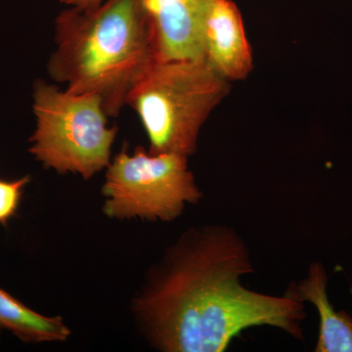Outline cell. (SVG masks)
<instances>
[{
	"mask_svg": "<svg viewBox=\"0 0 352 352\" xmlns=\"http://www.w3.org/2000/svg\"><path fill=\"white\" fill-rule=\"evenodd\" d=\"M254 272L249 245L233 227H189L132 298L138 333L161 352H223L244 331L263 326L303 340L305 302L293 283L282 296L259 293L242 282Z\"/></svg>",
	"mask_w": 352,
	"mask_h": 352,
	"instance_id": "obj_1",
	"label": "cell"
},
{
	"mask_svg": "<svg viewBox=\"0 0 352 352\" xmlns=\"http://www.w3.org/2000/svg\"><path fill=\"white\" fill-rule=\"evenodd\" d=\"M47 64L54 82L75 94H95L109 118L126 106L134 85L157 61L141 0H104L57 16Z\"/></svg>",
	"mask_w": 352,
	"mask_h": 352,
	"instance_id": "obj_2",
	"label": "cell"
},
{
	"mask_svg": "<svg viewBox=\"0 0 352 352\" xmlns=\"http://www.w3.org/2000/svg\"><path fill=\"white\" fill-rule=\"evenodd\" d=\"M226 80L205 59L156 61L127 96L149 141L152 154H195L201 127L230 91Z\"/></svg>",
	"mask_w": 352,
	"mask_h": 352,
	"instance_id": "obj_3",
	"label": "cell"
},
{
	"mask_svg": "<svg viewBox=\"0 0 352 352\" xmlns=\"http://www.w3.org/2000/svg\"><path fill=\"white\" fill-rule=\"evenodd\" d=\"M32 108L36 124L29 151L46 170L85 180L106 170L119 129L109 126L97 95L71 94L39 80Z\"/></svg>",
	"mask_w": 352,
	"mask_h": 352,
	"instance_id": "obj_4",
	"label": "cell"
},
{
	"mask_svg": "<svg viewBox=\"0 0 352 352\" xmlns=\"http://www.w3.org/2000/svg\"><path fill=\"white\" fill-rule=\"evenodd\" d=\"M188 157L124 146L106 168L102 212L111 219L173 222L203 199Z\"/></svg>",
	"mask_w": 352,
	"mask_h": 352,
	"instance_id": "obj_5",
	"label": "cell"
},
{
	"mask_svg": "<svg viewBox=\"0 0 352 352\" xmlns=\"http://www.w3.org/2000/svg\"><path fill=\"white\" fill-rule=\"evenodd\" d=\"M157 61L204 59V32L212 0H141Z\"/></svg>",
	"mask_w": 352,
	"mask_h": 352,
	"instance_id": "obj_6",
	"label": "cell"
},
{
	"mask_svg": "<svg viewBox=\"0 0 352 352\" xmlns=\"http://www.w3.org/2000/svg\"><path fill=\"white\" fill-rule=\"evenodd\" d=\"M204 59L229 82L244 80L252 72L251 45L232 0H212L204 32Z\"/></svg>",
	"mask_w": 352,
	"mask_h": 352,
	"instance_id": "obj_7",
	"label": "cell"
},
{
	"mask_svg": "<svg viewBox=\"0 0 352 352\" xmlns=\"http://www.w3.org/2000/svg\"><path fill=\"white\" fill-rule=\"evenodd\" d=\"M328 273L321 261L308 266L307 274L293 283L296 295L311 303L319 316V333L315 352H352V316L337 310L328 296Z\"/></svg>",
	"mask_w": 352,
	"mask_h": 352,
	"instance_id": "obj_8",
	"label": "cell"
},
{
	"mask_svg": "<svg viewBox=\"0 0 352 352\" xmlns=\"http://www.w3.org/2000/svg\"><path fill=\"white\" fill-rule=\"evenodd\" d=\"M0 327L28 344L66 342L71 329L61 316H45L0 289Z\"/></svg>",
	"mask_w": 352,
	"mask_h": 352,
	"instance_id": "obj_9",
	"label": "cell"
},
{
	"mask_svg": "<svg viewBox=\"0 0 352 352\" xmlns=\"http://www.w3.org/2000/svg\"><path fill=\"white\" fill-rule=\"evenodd\" d=\"M30 182V175L12 182L0 179V224L7 226L9 220L16 214L25 186Z\"/></svg>",
	"mask_w": 352,
	"mask_h": 352,
	"instance_id": "obj_10",
	"label": "cell"
},
{
	"mask_svg": "<svg viewBox=\"0 0 352 352\" xmlns=\"http://www.w3.org/2000/svg\"><path fill=\"white\" fill-rule=\"evenodd\" d=\"M104 0H59L62 4L68 7H80V8H87V7H94L102 3Z\"/></svg>",
	"mask_w": 352,
	"mask_h": 352,
	"instance_id": "obj_11",
	"label": "cell"
},
{
	"mask_svg": "<svg viewBox=\"0 0 352 352\" xmlns=\"http://www.w3.org/2000/svg\"><path fill=\"white\" fill-rule=\"evenodd\" d=\"M1 331H2V328L0 327V335H1Z\"/></svg>",
	"mask_w": 352,
	"mask_h": 352,
	"instance_id": "obj_12",
	"label": "cell"
}]
</instances>
